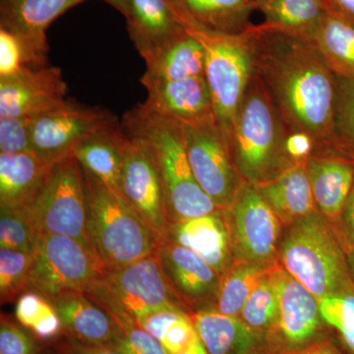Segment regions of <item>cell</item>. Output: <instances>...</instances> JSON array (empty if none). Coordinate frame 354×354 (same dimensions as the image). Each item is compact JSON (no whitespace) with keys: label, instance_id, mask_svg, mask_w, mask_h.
I'll return each instance as SVG.
<instances>
[{"label":"cell","instance_id":"f546056e","mask_svg":"<svg viewBox=\"0 0 354 354\" xmlns=\"http://www.w3.org/2000/svg\"><path fill=\"white\" fill-rule=\"evenodd\" d=\"M335 75L354 77V26L327 10L311 39Z\"/></svg>","mask_w":354,"mask_h":354},{"label":"cell","instance_id":"8992f818","mask_svg":"<svg viewBox=\"0 0 354 354\" xmlns=\"http://www.w3.org/2000/svg\"><path fill=\"white\" fill-rule=\"evenodd\" d=\"M205 50V77L218 127L230 147L235 118L254 73L252 39L243 34H221L185 28Z\"/></svg>","mask_w":354,"mask_h":354},{"label":"cell","instance_id":"ffe728a7","mask_svg":"<svg viewBox=\"0 0 354 354\" xmlns=\"http://www.w3.org/2000/svg\"><path fill=\"white\" fill-rule=\"evenodd\" d=\"M128 32L146 60L186 32L169 0H128Z\"/></svg>","mask_w":354,"mask_h":354},{"label":"cell","instance_id":"30bf717a","mask_svg":"<svg viewBox=\"0 0 354 354\" xmlns=\"http://www.w3.org/2000/svg\"><path fill=\"white\" fill-rule=\"evenodd\" d=\"M176 124L197 183L221 211L230 209L245 181L216 120Z\"/></svg>","mask_w":354,"mask_h":354},{"label":"cell","instance_id":"d590c367","mask_svg":"<svg viewBox=\"0 0 354 354\" xmlns=\"http://www.w3.org/2000/svg\"><path fill=\"white\" fill-rule=\"evenodd\" d=\"M120 329L111 349L121 354H169L157 339L142 329L135 319L115 308H106Z\"/></svg>","mask_w":354,"mask_h":354},{"label":"cell","instance_id":"74e56055","mask_svg":"<svg viewBox=\"0 0 354 354\" xmlns=\"http://www.w3.org/2000/svg\"><path fill=\"white\" fill-rule=\"evenodd\" d=\"M325 323L339 335L348 354H354V295H334L320 301Z\"/></svg>","mask_w":354,"mask_h":354},{"label":"cell","instance_id":"1f68e13d","mask_svg":"<svg viewBox=\"0 0 354 354\" xmlns=\"http://www.w3.org/2000/svg\"><path fill=\"white\" fill-rule=\"evenodd\" d=\"M15 317L22 327L41 342H57L64 335V326L57 310L48 298L36 291H26L18 298Z\"/></svg>","mask_w":354,"mask_h":354},{"label":"cell","instance_id":"5b68a950","mask_svg":"<svg viewBox=\"0 0 354 354\" xmlns=\"http://www.w3.org/2000/svg\"><path fill=\"white\" fill-rule=\"evenodd\" d=\"M281 254L286 272L319 302L346 293V260L332 230L316 212L295 221L281 243Z\"/></svg>","mask_w":354,"mask_h":354},{"label":"cell","instance_id":"2e32d148","mask_svg":"<svg viewBox=\"0 0 354 354\" xmlns=\"http://www.w3.org/2000/svg\"><path fill=\"white\" fill-rule=\"evenodd\" d=\"M155 253L186 308L193 309L192 314L209 308V304L216 299L221 274L196 253L172 242H162Z\"/></svg>","mask_w":354,"mask_h":354},{"label":"cell","instance_id":"816d5d0a","mask_svg":"<svg viewBox=\"0 0 354 354\" xmlns=\"http://www.w3.org/2000/svg\"><path fill=\"white\" fill-rule=\"evenodd\" d=\"M348 263L354 274V249L351 251V254H349Z\"/></svg>","mask_w":354,"mask_h":354},{"label":"cell","instance_id":"277c9868","mask_svg":"<svg viewBox=\"0 0 354 354\" xmlns=\"http://www.w3.org/2000/svg\"><path fill=\"white\" fill-rule=\"evenodd\" d=\"M88 206V232L104 270L122 267L152 255L160 242L122 197L84 171Z\"/></svg>","mask_w":354,"mask_h":354},{"label":"cell","instance_id":"7bdbcfd3","mask_svg":"<svg viewBox=\"0 0 354 354\" xmlns=\"http://www.w3.org/2000/svg\"><path fill=\"white\" fill-rule=\"evenodd\" d=\"M315 147V142L308 135L300 132L288 133L286 152L292 162L308 160Z\"/></svg>","mask_w":354,"mask_h":354},{"label":"cell","instance_id":"d6986e66","mask_svg":"<svg viewBox=\"0 0 354 354\" xmlns=\"http://www.w3.org/2000/svg\"><path fill=\"white\" fill-rule=\"evenodd\" d=\"M221 212L171 223L165 241L185 247L223 274L232 263L230 230Z\"/></svg>","mask_w":354,"mask_h":354},{"label":"cell","instance_id":"ab89813d","mask_svg":"<svg viewBox=\"0 0 354 354\" xmlns=\"http://www.w3.org/2000/svg\"><path fill=\"white\" fill-rule=\"evenodd\" d=\"M36 241L25 209L0 208V248L34 252Z\"/></svg>","mask_w":354,"mask_h":354},{"label":"cell","instance_id":"8d00e7d4","mask_svg":"<svg viewBox=\"0 0 354 354\" xmlns=\"http://www.w3.org/2000/svg\"><path fill=\"white\" fill-rule=\"evenodd\" d=\"M153 337L169 354L185 351L198 337L189 313L172 310L158 317L153 327Z\"/></svg>","mask_w":354,"mask_h":354},{"label":"cell","instance_id":"ba28073f","mask_svg":"<svg viewBox=\"0 0 354 354\" xmlns=\"http://www.w3.org/2000/svg\"><path fill=\"white\" fill-rule=\"evenodd\" d=\"M35 232L65 235L93 249L82 167L73 156L51 167L43 190L25 209Z\"/></svg>","mask_w":354,"mask_h":354},{"label":"cell","instance_id":"f5cc1de1","mask_svg":"<svg viewBox=\"0 0 354 354\" xmlns=\"http://www.w3.org/2000/svg\"><path fill=\"white\" fill-rule=\"evenodd\" d=\"M59 348H60V346H59Z\"/></svg>","mask_w":354,"mask_h":354},{"label":"cell","instance_id":"60d3db41","mask_svg":"<svg viewBox=\"0 0 354 354\" xmlns=\"http://www.w3.org/2000/svg\"><path fill=\"white\" fill-rule=\"evenodd\" d=\"M35 118H0V153L32 152V131Z\"/></svg>","mask_w":354,"mask_h":354},{"label":"cell","instance_id":"52a82bcc","mask_svg":"<svg viewBox=\"0 0 354 354\" xmlns=\"http://www.w3.org/2000/svg\"><path fill=\"white\" fill-rule=\"evenodd\" d=\"M85 295L102 308L121 310L136 322L162 310L189 313L167 281L156 253L122 267L104 270Z\"/></svg>","mask_w":354,"mask_h":354},{"label":"cell","instance_id":"ee69618b","mask_svg":"<svg viewBox=\"0 0 354 354\" xmlns=\"http://www.w3.org/2000/svg\"><path fill=\"white\" fill-rule=\"evenodd\" d=\"M57 344L66 354H121L106 346L82 344L67 337H65L64 341L57 342Z\"/></svg>","mask_w":354,"mask_h":354},{"label":"cell","instance_id":"e0dca14e","mask_svg":"<svg viewBox=\"0 0 354 354\" xmlns=\"http://www.w3.org/2000/svg\"><path fill=\"white\" fill-rule=\"evenodd\" d=\"M148 92L144 108L176 123L216 120L206 77L152 82L141 81Z\"/></svg>","mask_w":354,"mask_h":354},{"label":"cell","instance_id":"e575fe53","mask_svg":"<svg viewBox=\"0 0 354 354\" xmlns=\"http://www.w3.org/2000/svg\"><path fill=\"white\" fill-rule=\"evenodd\" d=\"M34 252L0 248V299L1 304L18 299L29 290Z\"/></svg>","mask_w":354,"mask_h":354},{"label":"cell","instance_id":"44dd1931","mask_svg":"<svg viewBox=\"0 0 354 354\" xmlns=\"http://www.w3.org/2000/svg\"><path fill=\"white\" fill-rule=\"evenodd\" d=\"M195 330L209 354H268L267 335L249 327L239 317L214 308L191 314Z\"/></svg>","mask_w":354,"mask_h":354},{"label":"cell","instance_id":"3957f363","mask_svg":"<svg viewBox=\"0 0 354 354\" xmlns=\"http://www.w3.org/2000/svg\"><path fill=\"white\" fill-rule=\"evenodd\" d=\"M123 127L128 134L148 142L155 153L164 183L169 225L221 211L197 183L174 121L141 104L125 114Z\"/></svg>","mask_w":354,"mask_h":354},{"label":"cell","instance_id":"d6a6232c","mask_svg":"<svg viewBox=\"0 0 354 354\" xmlns=\"http://www.w3.org/2000/svg\"><path fill=\"white\" fill-rule=\"evenodd\" d=\"M277 268L261 281L244 304L239 318L249 327L261 334L268 335L279 315V288Z\"/></svg>","mask_w":354,"mask_h":354},{"label":"cell","instance_id":"bcb514c9","mask_svg":"<svg viewBox=\"0 0 354 354\" xmlns=\"http://www.w3.org/2000/svg\"><path fill=\"white\" fill-rule=\"evenodd\" d=\"M329 12L354 26V0H326Z\"/></svg>","mask_w":354,"mask_h":354},{"label":"cell","instance_id":"836d02e7","mask_svg":"<svg viewBox=\"0 0 354 354\" xmlns=\"http://www.w3.org/2000/svg\"><path fill=\"white\" fill-rule=\"evenodd\" d=\"M48 65V53L19 35L0 27V79Z\"/></svg>","mask_w":354,"mask_h":354},{"label":"cell","instance_id":"c3c4849f","mask_svg":"<svg viewBox=\"0 0 354 354\" xmlns=\"http://www.w3.org/2000/svg\"><path fill=\"white\" fill-rule=\"evenodd\" d=\"M178 354H209L207 349L205 348L204 344H202L201 339H200L199 335L192 344L188 346L185 351Z\"/></svg>","mask_w":354,"mask_h":354},{"label":"cell","instance_id":"484cf974","mask_svg":"<svg viewBox=\"0 0 354 354\" xmlns=\"http://www.w3.org/2000/svg\"><path fill=\"white\" fill-rule=\"evenodd\" d=\"M255 186L279 220L297 221L315 213L307 160L295 162L271 180Z\"/></svg>","mask_w":354,"mask_h":354},{"label":"cell","instance_id":"681fc988","mask_svg":"<svg viewBox=\"0 0 354 354\" xmlns=\"http://www.w3.org/2000/svg\"><path fill=\"white\" fill-rule=\"evenodd\" d=\"M104 1L108 2L114 8L118 9L120 12L122 13L123 15L127 17L128 12V0H104Z\"/></svg>","mask_w":354,"mask_h":354},{"label":"cell","instance_id":"f907efd6","mask_svg":"<svg viewBox=\"0 0 354 354\" xmlns=\"http://www.w3.org/2000/svg\"><path fill=\"white\" fill-rule=\"evenodd\" d=\"M39 354H66L62 351V348L58 346L57 344H55V346L51 348H41V351H39Z\"/></svg>","mask_w":354,"mask_h":354},{"label":"cell","instance_id":"6da1fadb","mask_svg":"<svg viewBox=\"0 0 354 354\" xmlns=\"http://www.w3.org/2000/svg\"><path fill=\"white\" fill-rule=\"evenodd\" d=\"M254 71L260 77L291 132L317 146L341 149L335 134L337 80L309 39L254 25Z\"/></svg>","mask_w":354,"mask_h":354},{"label":"cell","instance_id":"7402d4cb","mask_svg":"<svg viewBox=\"0 0 354 354\" xmlns=\"http://www.w3.org/2000/svg\"><path fill=\"white\" fill-rule=\"evenodd\" d=\"M185 28L221 34H243L262 0H169Z\"/></svg>","mask_w":354,"mask_h":354},{"label":"cell","instance_id":"f35d334b","mask_svg":"<svg viewBox=\"0 0 354 354\" xmlns=\"http://www.w3.org/2000/svg\"><path fill=\"white\" fill-rule=\"evenodd\" d=\"M335 125L342 150L354 158V77L335 75Z\"/></svg>","mask_w":354,"mask_h":354},{"label":"cell","instance_id":"8fae6325","mask_svg":"<svg viewBox=\"0 0 354 354\" xmlns=\"http://www.w3.org/2000/svg\"><path fill=\"white\" fill-rule=\"evenodd\" d=\"M118 125L115 116L106 109L91 108L68 100L64 106L35 118L32 152L53 167L72 156L76 147L88 137Z\"/></svg>","mask_w":354,"mask_h":354},{"label":"cell","instance_id":"b9f144b4","mask_svg":"<svg viewBox=\"0 0 354 354\" xmlns=\"http://www.w3.org/2000/svg\"><path fill=\"white\" fill-rule=\"evenodd\" d=\"M24 327L2 314L0 318V354H39L41 346Z\"/></svg>","mask_w":354,"mask_h":354},{"label":"cell","instance_id":"f6af8a7d","mask_svg":"<svg viewBox=\"0 0 354 354\" xmlns=\"http://www.w3.org/2000/svg\"><path fill=\"white\" fill-rule=\"evenodd\" d=\"M272 354H346L341 348H337L335 342L330 337L320 339L310 344L308 346H304L292 351H281L278 353Z\"/></svg>","mask_w":354,"mask_h":354},{"label":"cell","instance_id":"4dcf8cb0","mask_svg":"<svg viewBox=\"0 0 354 354\" xmlns=\"http://www.w3.org/2000/svg\"><path fill=\"white\" fill-rule=\"evenodd\" d=\"M274 266L241 261L221 274L213 308L227 316L239 317L251 293Z\"/></svg>","mask_w":354,"mask_h":354},{"label":"cell","instance_id":"9c48e42d","mask_svg":"<svg viewBox=\"0 0 354 354\" xmlns=\"http://www.w3.org/2000/svg\"><path fill=\"white\" fill-rule=\"evenodd\" d=\"M104 271L95 251L82 242L65 235L38 234L29 290L48 299L68 291L86 293Z\"/></svg>","mask_w":354,"mask_h":354},{"label":"cell","instance_id":"7a4b0ae2","mask_svg":"<svg viewBox=\"0 0 354 354\" xmlns=\"http://www.w3.org/2000/svg\"><path fill=\"white\" fill-rule=\"evenodd\" d=\"M288 127L260 77L254 71L235 118L230 153L246 183L271 180L295 162L286 152Z\"/></svg>","mask_w":354,"mask_h":354},{"label":"cell","instance_id":"9a60e30c","mask_svg":"<svg viewBox=\"0 0 354 354\" xmlns=\"http://www.w3.org/2000/svg\"><path fill=\"white\" fill-rule=\"evenodd\" d=\"M68 88L62 69L48 66L26 69L0 79V118H37L64 106Z\"/></svg>","mask_w":354,"mask_h":354},{"label":"cell","instance_id":"603a6c76","mask_svg":"<svg viewBox=\"0 0 354 354\" xmlns=\"http://www.w3.org/2000/svg\"><path fill=\"white\" fill-rule=\"evenodd\" d=\"M307 171L316 206L324 216H342L354 186V158L342 155L313 157L307 160Z\"/></svg>","mask_w":354,"mask_h":354},{"label":"cell","instance_id":"5bb4252c","mask_svg":"<svg viewBox=\"0 0 354 354\" xmlns=\"http://www.w3.org/2000/svg\"><path fill=\"white\" fill-rule=\"evenodd\" d=\"M279 315L268 334L269 353L292 351L325 339L320 302L283 268H277Z\"/></svg>","mask_w":354,"mask_h":354},{"label":"cell","instance_id":"83f0119b","mask_svg":"<svg viewBox=\"0 0 354 354\" xmlns=\"http://www.w3.org/2000/svg\"><path fill=\"white\" fill-rule=\"evenodd\" d=\"M141 81L167 82L205 76V50L201 43L186 31L145 60Z\"/></svg>","mask_w":354,"mask_h":354},{"label":"cell","instance_id":"ac0fdd59","mask_svg":"<svg viewBox=\"0 0 354 354\" xmlns=\"http://www.w3.org/2000/svg\"><path fill=\"white\" fill-rule=\"evenodd\" d=\"M64 326V337L82 344L111 348L120 329L102 306L79 291H68L50 298Z\"/></svg>","mask_w":354,"mask_h":354},{"label":"cell","instance_id":"cb8c5ba5","mask_svg":"<svg viewBox=\"0 0 354 354\" xmlns=\"http://www.w3.org/2000/svg\"><path fill=\"white\" fill-rule=\"evenodd\" d=\"M50 171L34 152L0 153V208L27 209L43 190Z\"/></svg>","mask_w":354,"mask_h":354},{"label":"cell","instance_id":"4fadbf2b","mask_svg":"<svg viewBox=\"0 0 354 354\" xmlns=\"http://www.w3.org/2000/svg\"><path fill=\"white\" fill-rule=\"evenodd\" d=\"M228 213L235 255L247 262L269 264L277 252L279 218L254 184L244 183Z\"/></svg>","mask_w":354,"mask_h":354},{"label":"cell","instance_id":"f1b7e54d","mask_svg":"<svg viewBox=\"0 0 354 354\" xmlns=\"http://www.w3.org/2000/svg\"><path fill=\"white\" fill-rule=\"evenodd\" d=\"M259 11L261 27L311 41L327 6L326 0H262Z\"/></svg>","mask_w":354,"mask_h":354},{"label":"cell","instance_id":"d4e9b609","mask_svg":"<svg viewBox=\"0 0 354 354\" xmlns=\"http://www.w3.org/2000/svg\"><path fill=\"white\" fill-rule=\"evenodd\" d=\"M87 0H1L0 27L48 53L46 30L57 17Z\"/></svg>","mask_w":354,"mask_h":354},{"label":"cell","instance_id":"7c38bea8","mask_svg":"<svg viewBox=\"0 0 354 354\" xmlns=\"http://www.w3.org/2000/svg\"><path fill=\"white\" fill-rule=\"evenodd\" d=\"M121 193L160 243L164 242L169 223L162 174L148 142L129 134L123 145Z\"/></svg>","mask_w":354,"mask_h":354},{"label":"cell","instance_id":"4316f807","mask_svg":"<svg viewBox=\"0 0 354 354\" xmlns=\"http://www.w3.org/2000/svg\"><path fill=\"white\" fill-rule=\"evenodd\" d=\"M127 138V135L118 125L88 137L72 153L84 171L121 197L123 145Z\"/></svg>","mask_w":354,"mask_h":354},{"label":"cell","instance_id":"7dc6e473","mask_svg":"<svg viewBox=\"0 0 354 354\" xmlns=\"http://www.w3.org/2000/svg\"><path fill=\"white\" fill-rule=\"evenodd\" d=\"M342 216L349 236L354 241V186L348 201H346V206L342 209Z\"/></svg>","mask_w":354,"mask_h":354}]
</instances>
